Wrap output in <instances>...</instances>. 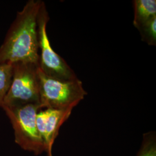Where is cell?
I'll return each mask as SVG.
<instances>
[{
    "label": "cell",
    "mask_w": 156,
    "mask_h": 156,
    "mask_svg": "<svg viewBox=\"0 0 156 156\" xmlns=\"http://www.w3.org/2000/svg\"><path fill=\"white\" fill-rule=\"evenodd\" d=\"M43 1L30 0L9 28L0 46V64L28 62L38 64L37 20Z\"/></svg>",
    "instance_id": "cell-1"
},
{
    "label": "cell",
    "mask_w": 156,
    "mask_h": 156,
    "mask_svg": "<svg viewBox=\"0 0 156 156\" xmlns=\"http://www.w3.org/2000/svg\"><path fill=\"white\" fill-rule=\"evenodd\" d=\"M41 109H72L87 95L79 79L62 81L45 75L38 68Z\"/></svg>",
    "instance_id": "cell-2"
},
{
    "label": "cell",
    "mask_w": 156,
    "mask_h": 156,
    "mask_svg": "<svg viewBox=\"0 0 156 156\" xmlns=\"http://www.w3.org/2000/svg\"><path fill=\"white\" fill-rule=\"evenodd\" d=\"M14 130L15 142L24 151L39 155L46 151L45 144L36 125L38 104H26L15 107H2Z\"/></svg>",
    "instance_id": "cell-3"
},
{
    "label": "cell",
    "mask_w": 156,
    "mask_h": 156,
    "mask_svg": "<svg viewBox=\"0 0 156 156\" xmlns=\"http://www.w3.org/2000/svg\"><path fill=\"white\" fill-rule=\"evenodd\" d=\"M39 64L28 62L13 63L11 86L3 102L4 106L15 107L39 104Z\"/></svg>",
    "instance_id": "cell-4"
},
{
    "label": "cell",
    "mask_w": 156,
    "mask_h": 156,
    "mask_svg": "<svg viewBox=\"0 0 156 156\" xmlns=\"http://www.w3.org/2000/svg\"><path fill=\"white\" fill-rule=\"evenodd\" d=\"M49 16L44 2L39 10L37 25L40 54L39 69L49 78L62 81L78 79L76 73L62 57L53 49L47 34V24Z\"/></svg>",
    "instance_id": "cell-5"
},
{
    "label": "cell",
    "mask_w": 156,
    "mask_h": 156,
    "mask_svg": "<svg viewBox=\"0 0 156 156\" xmlns=\"http://www.w3.org/2000/svg\"><path fill=\"white\" fill-rule=\"evenodd\" d=\"M72 109H41L36 116L38 133L45 144L47 156H52V147L59 129L73 111Z\"/></svg>",
    "instance_id": "cell-6"
},
{
    "label": "cell",
    "mask_w": 156,
    "mask_h": 156,
    "mask_svg": "<svg viewBox=\"0 0 156 156\" xmlns=\"http://www.w3.org/2000/svg\"><path fill=\"white\" fill-rule=\"evenodd\" d=\"M133 24L138 29L146 23L156 17V0H134Z\"/></svg>",
    "instance_id": "cell-7"
},
{
    "label": "cell",
    "mask_w": 156,
    "mask_h": 156,
    "mask_svg": "<svg viewBox=\"0 0 156 156\" xmlns=\"http://www.w3.org/2000/svg\"><path fill=\"white\" fill-rule=\"evenodd\" d=\"M12 75V63L0 64V107L2 106L5 97L11 86Z\"/></svg>",
    "instance_id": "cell-8"
},
{
    "label": "cell",
    "mask_w": 156,
    "mask_h": 156,
    "mask_svg": "<svg viewBox=\"0 0 156 156\" xmlns=\"http://www.w3.org/2000/svg\"><path fill=\"white\" fill-rule=\"evenodd\" d=\"M141 39L150 46L156 45V17L138 29Z\"/></svg>",
    "instance_id": "cell-9"
},
{
    "label": "cell",
    "mask_w": 156,
    "mask_h": 156,
    "mask_svg": "<svg viewBox=\"0 0 156 156\" xmlns=\"http://www.w3.org/2000/svg\"><path fill=\"white\" fill-rule=\"evenodd\" d=\"M137 156H156L155 133L151 132L144 134L143 142Z\"/></svg>",
    "instance_id": "cell-10"
}]
</instances>
